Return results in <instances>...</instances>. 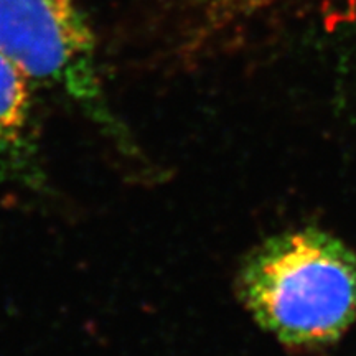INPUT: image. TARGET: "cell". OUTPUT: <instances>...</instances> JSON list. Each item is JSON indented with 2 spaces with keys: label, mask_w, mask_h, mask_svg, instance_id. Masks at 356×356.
Segmentation results:
<instances>
[{
  "label": "cell",
  "mask_w": 356,
  "mask_h": 356,
  "mask_svg": "<svg viewBox=\"0 0 356 356\" xmlns=\"http://www.w3.org/2000/svg\"><path fill=\"white\" fill-rule=\"evenodd\" d=\"M197 12L198 26L208 33L226 30L244 20H251L286 0H190Z\"/></svg>",
  "instance_id": "277c9868"
},
{
  "label": "cell",
  "mask_w": 356,
  "mask_h": 356,
  "mask_svg": "<svg viewBox=\"0 0 356 356\" xmlns=\"http://www.w3.org/2000/svg\"><path fill=\"white\" fill-rule=\"evenodd\" d=\"M35 86L0 51V188L42 197L50 191L35 114Z\"/></svg>",
  "instance_id": "3957f363"
},
{
  "label": "cell",
  "mask_w": 356,
  "mask_h": 356,
  "mask_svg": "<svg viewBox=\"0 0 356 356\" xmlns=\"http://www.w3.org/2000/svg\"><path fill=\"white\" fill-rule=\"evenodd\" d=\"M0 51L35 88L76 111L115 154L144 160L102 84L95 35L78 0H0Z\"/></svg>",
  "instance_id": "7a4b0ae2"
},
{
  "label": "cell",
  "mask_w": 356,
  "mask_h": 356,
  "mask_svg": "<svg viewBox=\"0 0 356 356\" xmlns=\"http://www.w3.org/2000/svg\"><path fill=\"white\" fill-rule=\"evenodd\" d=\"M238 292L256 323L280 343H332L356 322V254L327 231H286L244 259Z\"/></svg>",
  "instance_id": "6da1fadb"
}]
</instances>
